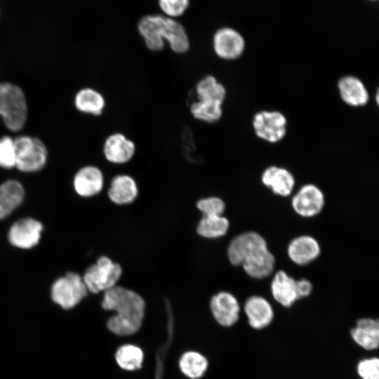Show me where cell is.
Masks as SVG:
<instances>
[{"label": "cell", "mask_w": 379, "mask_h": 379, "mask_svg": "<svg viewBox=\"0 0 379 379\" xmlns=\"http://www.w3.org/2000/svg\"><path fill=\"white\" fill-rule=\"evenodd\" d=\"M262 182L279 196L290 195L295 186V178L287 169L277 166L267 167L262 173Z\"/></svg>", "instance_id": "16"}, {"label": "cell", "mask_w": 379, "mask_h": 379, "mask_svg": "<svg viewBox=\"0 0 379 379\" xmlns=\"http://www.w3.org/2000/svg\"><path fill=\"white\" fill-rule=\"evenodd\" d=\"M142 359V350L131 345L121 347L116 354V360L119 366L128 371L139 368L141 366Z\"/></svg>", "instance_id": "28"}, {"label": "cell", "mask_w": 379, "mask_h": 379, "mask_svg": "<svg viewBox=\"0 0 379 379\" xmlns=\"http://www.w3.org/2000/svg\"><path fill=\"white\" fill-rule=\"evenodd\" d=\"M102 307L116 314L107 321L108 328L119 335L135 333L144 317L145 301L136 292L119 286L104 291Z\"/></svg>", "instance_id": "1"}, {"label": "cell", "mask_w": 379, "mask_h": 379, "mask_svg": "<svg viewBox=\"0 0 379 379\" xmlns=\"http://www.w3.org/2000/svg\"><path fill=\"white\" fill-rule=\"evenodd\" d=\"M338 89L343 101L354 107L366 105L369 95L363 81L355 76L347 75L338 82Z\"/></svg>", "instance_id": "14"}, {"label": "cell", "mask_w": 379, "mask_h": 379, "mask_svg": "<svg viewBox=\"0 0 379 379\" xmlns=\"http://www.w3.org/2000/svg\"><path fill=\"white\" fill-rule=\"evenodd\" d=\"M74 103L80 112L95 116L102 114L106 105L103 95L92 88L81 89L75 96Z\"/></svg>", "instance_id": "24"}, {"label": "cell", "mask_w": 379, "mask_h": 379, "mask_svg": "<svg viewBox=\"0 0 379 379\" xmlns=\"http://www.w3.org/2000/svg\"><path fill=\"white\" fill-rule=\"evenodd\" d=\"M274 298L284 307H290L300 299L297 280L288 276L284 271H278L271 284Z\"/></svg>", "instance_id": "18"}, {"label": "cell", "mask_w": 379, "mask_h": 379, "mask_svg": "<svg viewBox=\"0 0 379 379\" xmlns=\"http://www.w3.org/2000/svg\"><path fill=\"white\" fill-rule=\"evenodd\" d=\"M104 185L102 171L95 166L81 168L74 178V187L78 194L89 197L98 194Z\"/></svg>", "instance_id": "15"}, {"label": "cell", "mask_w": 379, "mask_h": 379, "mask_svg": "<svg viewBox=\"0 0 379 379\" xmlns=\"http://www.w3.org/2000/svg\"><path fill=\"white\" fill-rule=\"evenodd\" d=\"M0 166L4 168L15 166L14 139L9 136L0 138Z\"/></svg>", "instance_id": "29"}, {"label": "cell", "mask_w": 379, "mask_h": 379, "mask_svg": "<svg viewBox=\"0 0 379 379\" xmlns=\"http://www.w3.org/2000/svg\"><path fill=\"white\" fill-rule=\"evenodd\" d=\"M291 204L298 215L313 217L321 211L324 205V196L316 185L307 184L295 193Z\"/></svg>", "instance_id": "11"}, {"label": "cell", "mask_w": 379, "mask_h": 379, "mask_svg": "<svg viewBox=\"0 0 379 379\" xmlns=\"http://www.w3.org/2000/svg\"><path fill=\"white\" fill-rule=\"evenodd\" d=\"M197 206L203 213V216L222 215L225 208L223 201L215 197L199 200Z\"/></svg>", "instance_id": "30"}, {"label": "cell", "mask_w": 379, "mask_h": 379, "mask_svg": "<svg viewBox=\"0 0 379 379\" xmlns=\"http://www.w3.org/2000/svg\"><path fill=\"white\" fill-rule=\"evenodd\" d=\"M206 359L199 353L188 352L180 360V368L182 373L191 378L201 377L207 368Z\"/></svg>", "instance_id": "27"}, {"label": "cell", "mask_w": 379, "mask_h": 379, "mask_svg": "<svg viewBox=\"0 0 379 379\" xmlns=\"http://www.w3.org/2000/svg\"><path fill=\"white\" fill-rule=\"evenodd\" d=\"M25 96L20 87L11 83L0 84V117L11 131L22 128L27 119Z\"/></svg>", "instance_id": "4"}, {"label": "cell", "mask_w": 379, "mask_h": 379, "mask_svg": "<svg viewBox=\"0 0 379 379\" xmlns=\"http://www.w3.org/2000/svg\"><path fill=\"white\" fill-rule=\"evenodd\" d=\"M252 124L255 135L270 143L281 141L286 134L287 119L277 110L257 112L253 116Z\"/></svg>", "instance_id": "8"}, {"label": "cell", "mask_w": 379, "mask_h": 379, "mask_svg": "<svg viewBox=\"0 0 379 379\" xmlns=\"http://www.w3.org/2000/svg\"><path fill=\"white\" fill-rule=\"evenodd\" d=\"M230 262L242 265L245 272L255 279L270 276L274 267V257L265 239L258 233L248 232L234 237L227 248Z\"/></svg>", "instance_id": "2"}, {"label": "cell", "mask_w": 379, "mask_h": 379, "mask_svg": "<svg viewBox=\"0 0 379 379\" xmlns=\"http://www.w3.org/2000/svg\"><path fill=\"white\" fill-rule=\"evenodd\" d=\"M287 250L290 259L299 265L311 262L319 255L321 251L317 241L306 235L293 239Z\"/></svg>", "instance_id": "17"}, {"label": "cell", "mask_w": 379, "mask_h": 379, "mask_svg": "<svg viewBox=\"0 0 379 379\" xmlns=\"http://www.w3.org/2000/svg\"><path fill=\"white\" fill-rule=\"evenodd\" d=\"M299 298H302L309 295L312 291V284L305 279L297 281Z\"/></svg>", "instance_id": "33"}, {"label": "cell", "mask_w": 379, "mask_h": 379, "mask_svg": "<svg viewBox=\"0 0 379 379\" xmlns=\"http://www.w3.org/2000/svg\"><path fill=\"white\" fill-rule=\"evenodd\" d=\"M211 309L215 320L221 325H233L239 318V305L236 298L228 292H220L211 300Z\"/></svg>", "instance_id": "13"}, {"label": "cell", "mask_w": 379, "mask_h": 379, "mask_svg": "<svg viewBox=\"0 0 379 379\" xmlns=\"http://www.w3.org/2000/svg\"><path fill=\"white\" fill-rule=\"evenodd\" d=\"M355 342L366 350H373L378 346L379 324L377 320L361 319L351 331Z\"/></svg>", "instance_id": "23"}, {"label": "cell", "mask_w": 379, "mask_h": 379, "mask_svg": "<svg viewBox=\"0 0 379 379\" xmlns=\"http://www.w3.org/2000/svg\"><path fill=\"white\" fill-rule=\"evenodd\" d=\"M378 364L377 358L362 360L357 367L359 375L363 379H379Z\"/></svg>", "instance_id": "32"}, {"label": "cell", "mask_w": 379, "mask_h": 379, "mask_svg": "<svg viewBox=\"0 0 379 379\" xmlns=\"http://www.w3.org/2000/svg\"><path fill=\"white\" fill-rule=\"evenodd\" d=\"M102 150L107 161L122 165L133 159L136 152V145L134 141L124 133L114 132L105 140Z\"/></svg>", "instance_id": "10"}, {"label": "cell", "mask_w": 379, "mask_h": 379, "mask_svg": "<svg viewBox=\"0 0 379 379\" xmlns=\"http://www.w3.org/2000/svg\"><path fill=\"white\" fill-rule=\"evenodd\" d=\"M25 191L22 185L13 180L0 185V220L10 215L22 203Z\"/></svg>", "instance_id": "22"}, {"label": "cell", "mask_w": 379, "mask_h": 379, "mask_svg": "<svg viewBox=\"0 0 379 379\" xmlns=\"http://www.w3.org/2000/svg\"><path fill=\"white\" fill-rule=\"evenodd\" d=\"M138 29L151 51L163 50L165 41L175 53H185L190 49V40L184 27L173 18L159 15H145L139 21Z\"/></svg>", "instance_id": "3"}, {"label": "cell", "mask_w": 379, "mask_h": 379, "mask_svg": "<svg viewBox=\"0 0 379 379\" xmlns=\"http://www.w3.org/2000/svg\"><path fill=\"white\" fill-rule=\"evenodd\" d=\"M228 220L222 215L203 216L197 227V233L205 238L214 239L226 234Z\"/></svg>", "instance_id": "26"}, {"label": "cell", "mask_w": 379, "mask_h": 379, "mask_svg": "<svg viewBox=\"0 0 379 379\" xmlns=\"http://www.w3.org/2000/svg\"><path fill=\"white\" fill-rule=\"evenodd\" d=\"M197 100L217 102L223 105L226 97L225 86L213 74L201 78L194 88Z\"/></svg>", "instance_id": "21"}, {"label": "cell", "mask_w": 379, "mask_h": 379, "mask_svg": "<svg viewBox=\"0 0 379 379\" xmlns=\"http://www.w3.org/2000/svg\"><path fill=\"white\" fill-rule=\"evenodd\" d=\"M213 48L220 59L233 60L244 53L245 41L243 36L235 29L224 27L218 29L213 37Z\"/></svg>", "instance_id": "9"}, {"label": "cell", "mask_w": 379, "mask_h": 379, "mask_svg": "<svg viewBox=\"0 0 379 379\" xmlns=\"http://www.w3.org/2000/svg\"><path fill=\"white\" fill-rule=\"evenodd\" d=\"M159 4L162 11L171 18L184 13L189 6V0H159Z\"/></svg>", "instance_id": "31"}, {"label": "cell", "mask_w": 379, "mask_h": 379, "mask_svg": "<svg viewBox=\"0 0 379 379\" xmlns=\"http://www.w3.org/2000/svg\"><path fill=\"white\" fill-rule=\"evenodd\" d=\"M138 194V185L133 177L126 174L114 176L108 190V197L114 204L124 205L132 203Z\"/></svg>", "instance_id": "19"}, {"label": "cell", "mask_w": 379, "mask_h": 379, "mask_svg": "<svg viewBox=\"0 0 379 379\" xmlns=\"http://www.w3.org/2000/svg\"><path fill=\"white\" fill-rule=\"evenodd\" d=\"M192 117L206 124H215L223 114L222 105L217 102L196 100L190 105Z\"/></svg>", "instance_id": "25"}, {"label": "cell", "mask_w": 379, "mask_h": 379, "mask_svg": "<svg viewBox=\"0 0 379 379\" xmlns=\"http://www.w3.org/2000/svg\"><path fill=\"white\" fill-rule=\"evenodd\" d=\"M249 324L254 328H262L273 319V310L269 302L261 296L250 297L244 305Z\"/></svg>", "instance_id": "20"}, {"label": "cell", "mask_w": 379, "mask_h": 379, "mask_svg": "<svg viewBox=\"0 0 379 379\" xmlns=\"http://www.w3.org/2000/svg\"><path fill=\"white\" fill-rule=\"evenodd\" d=\"M43 230L41 223L33 218H23L16 221L10 228L8 240L18 248L27 249L36 246Z\"/></svg>", "instance_id": "12"}, {"label": "cell", "mask_w": 379, "mask_h": 379, "mask_svg": "<svg viewBox=\"0 0 379 379\" xmlns=\"http://www.w3.org/2000/svg\"><path fill=\"white\" fill-rule=\"evenodd\" d=\"M121 274V267L118 263L102 256L86 270L82 279L88 291L98 293L117 286Z\"/></svg>", "instance_id": "6"}, {"label": "cell", "mask_w": 379, "mask_h": 379, "mask_svg": "<svg viewBox=\"0 0 379 379\" xmlns=\"http://www.w3.org/2000/svg\"><path fill=\"white\" fill-rule=\"evenodd\" d=\"M88 292L82 278L77 273L68 272L53 283L51 297L63 309H70L86 297Z\"/></svg>", "instance_id": "7"}, {"label": "cell", "mask_w": 379, "mask_h": 379, "mask_svg": "<svg viewBox=\"0 0 379 379\" xmlns=\"http://www.w3.org/2000/svg\"><path fill=\"white\" fill-rule=\"evenodd\" d=\"M15 167L23 172L41 170L47 161L46 146L39 139L29 136H19L14 139Z\"/></svg>", "instance_id": "5"}]
</instances>
